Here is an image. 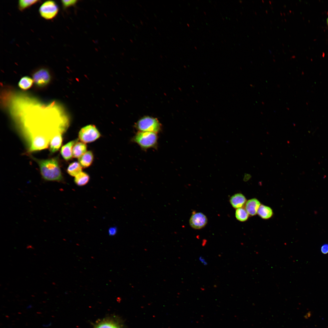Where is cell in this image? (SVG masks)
Returning <instances> with one entry per match:
<instances>
[{
	"instance_id": "cell-19",
	"label": "cell",
	"mask_w": 328,
	"mask_h": 328,
	"mask_svg": "<svg viewBox=\"0 0 328 328\" xmlns=\"http://www.w3.org/2000/svg\"><path fill=\"white\" fill-rule=\"evenodd\" d=\"M249 214L245 209L243 208L237 209L235 212L236 219L241 221H244L248 219Z\"/></svg>"
},
{
	"instance_id": "cell-12",
	"label": "cell",
	"mask_w": 328,
	"mask_h": 328,
	"mask_svg": "<svg viewBox=\"0 0 328 328\" xmlns=\"http://www.w3.org/2000/svg\"><path fill=\"white\" fill-rule=\"evenodd\" d=\"M62 134H58L51 140L50 143V150L51 153H54L58 150L62 142Z\"/></svg>"
},
{
	"instance_id": "cell-24",
	"label": "cell",
	"mask_w": 328,
	"mask_h": 328,
	"mask_svg": "<svg viewBox=\"0 0 328 328\" xmlns=\"http://www.w3.org/2000/svg\"><path fill=\"white\" fill-rule=\"evenodd\" d=\"M199 261L204 265H207L208 263L204 258L202 256H200L199 258Z\"/></svg>"
},
{
	"instance_id": "cell-20",
	"label": "cell",
	"mask_w": 328,
	"mask_h": 328,
	"mask_svg": "<svg viewBox=\"0 0 328 328\" xmlns=\"http://www.w3.org/2000/svg\"><path fill=\"white\" fill-rule=\"evenodd\" d=\"M95 328H120L117 324L111 321H104L99 323Z\"/></svg>"
},
{
	"instance_id": "cell-2",
	"label": "cell",
	"mask_w": 328,
	"mask_h": 328,
	"mask_svg": "<svg viewBox=\"0 0 328 328\" xmlns=\"http://www.w3.org/2000/svg\"><path fill=\"white\" fill-rule=\"evenodd\" d=\"M157 140V133L151 132L138 131L133 138L134 142L144 149L155 147Z\"/></svg>"
},
{
	"instance_id": "cell-14",
	"label": "cell",
	"mask_w": 328,
	"mask_h": 328,
	"mask_svg": "<svg viewBox=\"0 0 328 328\" xmlns=\"http://www.w3.org/2000/svg\"><path fill=\"white\" fill-rule=\"evenodd\" d=\"M82 166L76 162H73L68 166L67 171L68 173L72 176H75L82 172Z\"/></svg>"
},
{
	"instance_id": "cell-8",
	"label": "cell",
	"mask_w": 328,
	"mask_h": 328,
	"mask_svg": "<svg viewBox=\"0 0 328 328\" xmlns=\"http://www.w3.org/2000/svg\"><path fill=\"white\" fill-rule=\"evenodd\" d=\"M77 141V139L70 141L62 147L60 153L65 160H69L72 158L73 147Z\"/></svg>"
},
{
	"instance_id": "cell-3",
	"label": "cell",
	"mask_w": 328,
	"mask_h": 328,
	"mask_svg": "<svg viewBox=\"0 0 328 328\" xmlns=\"http://www.w3.org/2000/svg\"><path fill=\"white\" fill-rule=\"evenodd\" d=\"M139 131L151 132L157 133L160 131L161 125L158 120L150 116L142 117L135 125Z\"/></svg>"
},
{
	"instance_id": "cell-11",
	"label": "cell",
	"mask_w": 328,
	"mask_h": 328,
	"mask_svg": "<svg viewBox=\"0 0 328 328\" xmlns=\"http://www.w3.org/2000/svg\"><path fill=\"white\" fill-rule=\"evenodd\" d=\"M94 158L92 152L91 151H88L78 158V161L82 167L87 168L91 165Z\"/></svg>"
},
{
	"instance_id": "cell-13",
	"label": "cell",
	"mask_w": 328,
	"mask_h": 328,
	"mask_svg": "<svg viewBox=\"0 0 328 328\" xmlns=\"http://www.w3.org/2000/svg\"><path fill=\"white\" fill-rule=\"evenodd\" d=\"M87 146L83 142H77L74 145L72 150L73 156L79 158L86 152Z\"/></svg>"
},
{
	"instance_id": "cell-23",
	"label": "cell",
	"mask_w": 328,
	"mask_h": 328,
	"mask_svg": "<svg viewBox=\"0 0 328 328\" xmlns=\"http://www.w3.org/2000/svg\"><path fill=\"white\" fill-rule=\"evenodd\" d=\"M321 250L322 252L324 254L328 253V244H325L321 247Z\"/></svg>"
},
{
	"instance_id": "cell-22",
	"label": "cell",
	"mask_w": 328,
	"mask_h": 328,
	"mask_svg": "<svg viewBox=\"0 0 328 328\" xmlns=\"http://www.w3.org/2000/svg\"><path fill=\"white\" fill-rule=\"evenodd\" d=\"M117 228L116 227H110L108 230V233L110 236H114L117 233Z\"/></svg>"
},
{
	"instance_id": "cell-9",
	"label": "cell",
	"mask_w": 328,
	"mask_h": 328,
	"mask_svg": "<svg viewBox=\"0 0 328 328\" xmlns=\"http://www.w3.org/2000/svg\"><path fill=\"white\" fill-rule=\"evenodd\" d=\"M245 204V210L248 214L251 216H254L257 214L261 204L259 201L255 198L248 200Z\"/></svg>"
},
{
	"instance_id": "cell-25",
	"label": "cell",
	"mask_w": 328,
	"mask_h": 328,
	"mask_svg": "<svg viewBox=\"0 0 328 328\" xmlns=\"http://www.w3.org/2000/svg\"><path fill=\"white\" fill-rule=\"evenodd\" d=\"M251 175H250L249 174H248L245 173V174H244V180L245 181L248 180L249 179H250L251 178Z\"/></svg>"
},
{
	"instance_id": "cell-5",
	"label": "cell",
	"mask_w": 328,
	"mask_h": 328,
	"mask_svg": "<svg viewBox=\"0 0 328 328\" xmlns=\"http://www.w3.org/2000/svg\"><path fill=\"white\" fill-rule=\"evenodd\" d=\"M101 134L96 127L89 125L82 128L78 134L79 138L84 143L93 142L99 138Z\"/></svg>"
},
{
	"instance_id": "cell-17",
	"label": "cell",
	"mask_w": 328,
	"mask_h": 328,
	"mask_svg": "<svg viewBox=\"0 0 328 328\" xmlns=\"http://www.w3.org/2000/svg\"><path fill=\"white\" fill-rule=\"evenodd\" d=\"M33 83V80L31 78L28 76H25L21 79L18 85L22 89L26 90L31 87Z\"/></svg>"
},
{
	"instance_id": "cell-6",
	"label": "cell",
	"mask_w": 328,
	"mask_h": 328,
	"mask_svg": "<svg viewBox=\"0 0 328 328\" xmlns=\"http://www.w3.org/2000/svg\"><path fill=\"white\" fill-rule=\"evenodd\" d=\"M33 79L35 84L39 87H43L50 82L51 75L49 70L46 68H41L33 74Z\"/></svg>"
},
{
	"instance_id": "cell-1",
	"label": "cell",
	"mask_w": 328,
	"mask_h": 328,
	"mask_svg": "<svg viewBox=\"0 0 328 328\" xmlns=\"http://www.w3.org/2000/svg\"><path fill=\"white\" fill-rule=\"evenodd\" d=\"M38 164L43 178L50 181L61 182L63 180L58 158L56 157L41 159L30 156Z\"/></svg>"
},
{
	"instance_id": "cell-15",
	"label": "cell",
	"mask_w": 328,
	"mask_h": 328,
	"mask_svg": "<svg viewBox=\"0 0 328 328\" xmlns=\"http://www.w3.org/2000/svg\"><path fill=\"white\" fill-rule=\"evenodd\" d=\"M89 179V175L85 172H81L75 176L74 181L76 185L81 186L86 185Z\"/></svg>"
},
{
	"instance_id": "cell-7",
	"label": "cell",
	"mask_w": 328,
	"mask_h": 328,
	"mask_svg": "<svg viewBox=\"0 0 328 328\" xmlns=\"http://www.w3.org/2000/svg\"><path fill=\"white\" fill-rule=\"evenodd\" d=\"M207 219L206 216L201 212L195 213L192 215L189 220L190 226L195 229H199L203 227L207 224Z\"/></svg>"
},
{
	"instance_id": "cell-4",
	"label": "cell",
	"mask_w": 328,
	"mask_h": 328,
	"mask_svg": "<svg viewBox=\"0 0 328 328\" xmlns=\"http://www.w3.org/2000/svg\"><path fill=\"white\" fill-rule=\"evenodd\" d=\"M59 11L56 2L53 0L46 1L43 2L39 9L41 16L46 20L54 19L57 15Z\"/></svg>"
},
{
	"instance_id": "cell-10",
	"label": "cell",
	"mask_w": 328,
	"mask_h": 328,
	"mask_svg": "<svg viewBox=\"0 0 328 328\" xmlns=\"http://www.w3.org/2000/svg\"><path fill=\"white\" fill-rule=\"evenodd\" d=\"M230 201L233 207L237 209L244 205L246 202V199L242 194L237 193L231 197Z\"/></svg>"
},
{
	"instance_id": "cell-18",
	"label": "cell",
	"mask_w": 328,
	"mask_h": 328,
	"mask_svg": "<svg viewBox=\"0 0 328 328\" xmlns=\"http://www.w3.org/2000/svg\"><path fill=\"white\" fill-rule=\"evenodd\" d=\"M39 1L35 0H20L18 2V8L20 11H22Z\"/></svg>"
},
{
	"instance_id": "cell-16",
	"label": "cell",
	"mask_w": 328,
	"mask_h": 328,
	"mask_svg": "<svg viewBox=\"0 0 328 328\" xmlns=\"http://www.w3.org/2000/svg\"><path fill=\"white\" fill-rule=\"evenodd\" d=\"M257 213L262 218L268 219L272 216L273 212L270 207L264 205H261L258 209Z\"/></svg>"
},
{
	"instance_id": "cell-21",
	"label": "cell",
	"mask_w": 328,
	"mask_h": 328,
	"mask_svg": "<svg viewBox=\"0 0 328 328\" xmlns=\"http://www.w3.org/2000/svg\"><path fill=\"white\" fill-rule=\"evenodd\" d=\"M77 0H62L61 3L64 9H66L70 6H73L77 3Z\"/></svg>"
},
{
	"instance_id": "cell-26",
	"label": "cell",
	"mask_w": 328,
	"mask_h": 328,
	"mask_svg": "<svg viewBox=\"0 0 328 328\" xmlns=\"http://www.w3.org/2000/svg\"><path fill=\"white\" fill-rule=\"evenodd\" d=\"M327 25H328V18L327 19Z\"/></svg>"
}]
</instances>
